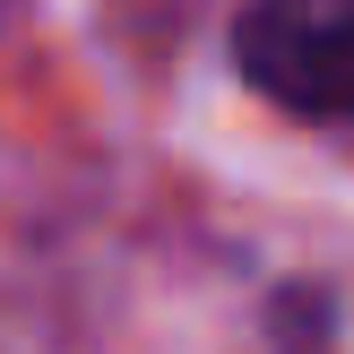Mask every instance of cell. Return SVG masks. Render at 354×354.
I'll use <instances>...</instances> for the list:
<instances>
[{
	"mask_svg": "<svg viewBox=\"0 0 354 354\" xmlns=\"http://www.w3.org/2000/svg\"><path fill=\"white\" fill-rule=\"evenodd\" d=\"M234 69L294 121H354V0H251Z\"/></svg>",
	"mask_w": 354,
	"mask_h": 354,
	"instance_id": "cell-1",
	"label": "cell"
}]
</instances>
